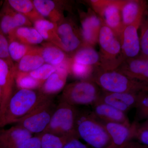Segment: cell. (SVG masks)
Instances as JSON below:
<instances>
[{
    "label": "cell",
    "mask_w": 148,
    "mask_h": 148,
    "mask_svg": "<svg viewBox=\"0 0 148 148\" xmlns=\"http://www.w3.org/2000/svg\"><path fill=\"white\" fill-rule=\"evenodd\" d=\"M49 96L39 90L18 89L11 98L2 119L0 127L18 122Z\"/></svg>",
    "instance_id": "6da1fadb"
},
{
    "label": "cell",
    "mask_w": 148,
    "mask_h": 148,
    "mask_svg": "<svg viewBox=\"0 0 148 148\" xmlns=\"http://www.w3.org/2000/svg\"><path fill=\"white\" fill-rule=\"evenodd\" d=\"M90 79L106 92L138 93L148 90V83L131 79L115 70L105 71L99 66L95 67Z\"/></svg>",
    "instance_id": "7a4b0ae2"
},
{
    "label": "cell",
    "mask_w": 148,
    "mask_h": 148,
    "mask_svg": "<svg viewBox=\"0 0 148 148\" xmlns=\"http://www.w3.org/2000/svg\"><path fill=\"white\" fill-rule=\"evenodd\" d=\"M76 128L82 138L94 148H106L110 145L111 139L104 123L92 112L79 111Z\"/></svg>",
    "instance_id": "3957f363"
},
{
    "label": "cell",
    "mask_w": 148,
    "mask_h": 148,
    "mask_svg": "<svg viewBox=\"0 0 148 148\" xmlns=\"http://www.w3.org/2000/svg\"><path fill=\"white\" fill-rule=\"evenodd\" d=\"M98 44L100 47L99 67L103 70L114 71L125 60L119 37L104 23L100 30Z\"/></svg>",
    "instance_id": "277c9868"
},
{
    "label": "cell",
    "mask_w": 148,
    "mask_h": 148,
    "mask_svg": "<svg viewBox=\"0 0 148 148\" xmlns=\"http://www.w3.org/2000/svg\"><path fill=\"white\" fill-rule=\"evenodd\" d=\"M78 112L76 107L60 101L54 110L48 125L42 133L80 139L76 128Z\"/></svg>",
    "instance_id": "5b68a950"
},
{
    "label": "cell",
    "mask_w": 148,
    "mask_h": 148,
    "mask_svg": "<svg viewBox=\"0 0 148 148\" xmlns=\"http://www.w3.org/2000/svg\"><path fill=\"white\" fill-rule=\"evenodd\" d=\"M102 90L90 79L79 80L66 85L60 101L72 106H93L99 100Z\"/></svg>",
    "instance_id": "8992f818"
},
{
    "label": "cell",
    "mask_w": 148,
    "mask_h": 148,
    "mask_svg": "<svg viewBox=\"0 0 148 148\" xmlns=\"http://www.w3.org/2000/svg\"><path fill=\"white\" fill-rule=\"evenodd\" d=\"M54 108L53 97H49L16 123L32 134H40L48 125Z\"/></svg>",
    "instance_id": "52a82bcc"
},
{
    "label": "cell",
    "mask_w": 148,
    "mask_h": 148,
    "mask_svg": "<svg viewBox=\"0 0 148 148\" xmlns=\"http://www.w3.org/2000/svg\"><path fill=\"white\" fill-rule=\"evenodd\" d=\"M122 1L118 0H92L89 2L92 10L103 23L120 37L123 29L122 21Z\"/></svg>",
    "instance_id": "ba28073f"
},
{
    "label": "cell",
    "mask_w": 148,
    "mask_h": 148,
    "mask_svg": "<svg viewBox=\"0 0 148 148\" xmlns=\"http://www.w3.org/2000/svg\"><path fill=\"white\" fill-rule=\"evenodd\" d=\"M57 33L62 49L70 58L84 45L80 28L71 17H65L57 24Z\"/></svg>",
    "instance_id": "9c48e42d"
},
{
    "label": "cell",
    "mask_w": 148,
    "mask_h": 148,
    "mask_svg": "<svg viewBox=\"0 0 148 148\" xmlns=\"http://www.w3.org/2000/svg\"><path fill=\"white\" fill-rule=\"evenodd\" d=\"M16 73L15 64L12 61L0 59V87L2 101L0 109V121L2 119L11 98L13 95Z\"/></svg>",
    "instance_id": "30bf717a"
},
{
    "label": "cell",
    "mask_w": 148,
    "mask_h": 148,
    "mask_svg": "<svg viewBox=\"0 0 148 148\" xmlns=\"http://www.w3.org/2000/svg\"><path fill=\"white\" fill-rule=\"evenodd\" d=\"M81 34L84 44L94 47L98 44L100 30L103 24L98 14L89 8L87 12L79 11Z\"/></svg>",
    "instance_id": "8fae6325"
},
{
    "label": "cell",
    "mask_w": 148,
    "mask_h": 148,
    "mask_svg": "<svg viewBox=\"0 0 148 148\" xmlns=\"http://www.w3.org/2000/svg\"><path fill=\"white\" fill-rule=\"evenodd\" d=\"M32 25L27 17L14 10L5 1L0 11V30L8 40L17 28L32 27Z\"/></svg>",
    "instance_id": "7c38bea8"
},
{
    "label": "cell",
    "mask_w": 148,
    "mask_h": 148,
    "mask_svg": "<svg viewBox=\"0 0 148 148\" xmlns=\"http://www.w3.org/2000/svg\"><path fill=\"white\" fill-rule=\"evenodd\" d=\"M142 19L125 27L121 32L120 40L125 59L135 58L140 55V38L138 30Z\"/></svg>",
    "instance_id": "4fadbf2b"
},
{
    "label": "cell",
    "mask_w": 148,
    "mask_h": 148,
    "mask_svg": "<svg viewBox=\"0 0 148 148\" xmlns=\"http://www.w3.org/2000/svg\"><path fill=\"white\" fill-rule=\"evenodd\" d=\"M36 9L47 20L58 24L64 18V11L70 9L68 2L53 0H33Z\"/></svg>",
    "instance_id": "5bb4252c"
},
{
    "label": "cell",
    "mask_w": 148,
    "mask_h": 148,
    "mask_svg": "<svg viewBox=\"0 0 148 148\" xmlns=\"http://www.w3.org/2000/svg\"><path fill=\"white\" fill-rule=\"evenodd\" d=\"M115 71L131 79L148 83V59L140 56L125 59Z\"/></svg>",
    "instance_id": "9a60e30c"
},
{
    "label": "cell",
    "mask_w": 148,
    "mask_h": 148,
    "mask_svg": "<svg viewBox=\"0 0 148 148\" xmlns=\"http://www.w3.org/2000/svg\"><path fill=\"white\" fill-rule=\"evenodd\" d=\"M69 61L61 66L56 67V70L44 82L39 89L46 96L53 97L61 90L66 85L67 77L69 75Z\"/></svg>",
    "instance_id": "2e32d148"
},
{
    "label": "cell",
    "mask_w": 148,
    "mask_h": 148,
    "mask_svg": "<svg viewBox=\"0 0 148 148\" xmlns=\"http://www.w3.org/2000/svg\"><path fill=\"white\" fill-rule=\"evenodd\" d=\"M138 93L110 92L102 90L98 101L110 105L125 113L135 108Z\"/></svg>",
    "instance_id": "e0dca14e"
},
{
    "label": "cell",
    "mask_w": 148,
    "mask_h": 148,
    "mask_svg": "<svg viewBox=\"0 0 148 148\" xmlns=\"http://www.w3.org/2000/svg\"><path fill=\"white\" fill-rule=\"evenodd\" d=\"M147 6L146 1H122L121 14L123 29L128 25L141 20L144 14L147 12Z\"/></svg>",
    "instance_id": "ac0fdd59"
},
{
    "label": "cell",
    "mask_w": 148,
    "mask_h": 148,
    "mask_svg": "<svg viewBox=\"0 0 148 148\" xmlns=\"http://www.w3.org/2000/svg\"><path fill=\"white\" fill-rule=\"evenodd\" d=\"M103 123L111 139V144L106 148H121L133 139L131 125L127 126L115 123Z\"/></svg>",
    "instance_id": "d6986e66"
},
{
    "label": "cell",
    "mask_w": 148,
    "mask_h": 148,
    "mask_svg": "<svg viewBox=\"0 0 148 148\" xmlns=\"http://www.w3.org/2000/svg\"><path fill=\"white\" fill-rule=\"evenodd\" d=\"M93 113L103 122L115 123L130 126L128 117L124 112L110 105L97 101L92 106Z\"/></svg>",
    "instance_id": "ffe728a7"
},
{
    "label": "cell",
    "mask_w": 148,
    "mask_h": 148,
    "mask_svg": "<svg viewBox=\"0 0 148 148\" xmlns=\"http://www.w3.org/2000/svg\"><path fill=\"white\" fill-rule=\"evenodd\" d=\"M32 136V133L17 125L0 129V148H17L24 140Z\"/></svg>",
    "instance_id": "44dd1931"
},
{
    "label": "cell",
    "mask_w": 148,
    "mask_h": 148,
    "mask_svg": "<svg viewBox=\"0 0 148 148\" xmlns=\"http://www.w3.org/2000/svg\"><path fill=\"white\" fill-rule=\"evenodd\" d=\"M38 49L45 63L55 67L67 63L70 59L64 51L50 43L44 44L42 46L38 47Z\"/></svg>",
    "instance_id": "7402d4cb"
},
{
    "label": "cell",
    "mask_w": 148,
    "mask_h": 148,
    "mask_svg": "<svg viewBox=\"0 0 148 148\" xmlns=\"http://www.w3.org/2000/svg\"><path fill=\"white\" fill-rule=\"evenodd\" d=\"M33 25L44 41L54 45L62 49L61 40L57 33V24L45 18H42L35 21Z\"/></svg>",
    "instance_id": "603a6c76"
},
{
    "label": "cell",
    "mask_w": 148,
    "mask_h": 148,
    "mask_svg": "<svg viewBox=\"0 0 148 148\" xmlns=\"http://www.w3.org/2000/svg\"><path fill=\"white\" fill-rule=\"evenodd\" d=\"M71 60L77 64L85 66L98 67L100 66V57L93 47L84 45L70 58Z\"/></svg>",
    "instance_id": "cb8c5ba5"
},
{
    "label": "cell",
    "mask_w": 148,
    "mask_h": 148,
    "mask_svg": "<svg viewBox=\"0 0 148 148\" xmlns=\"http://www.w3.org/2000/svg\"><path fill=\"white\" fill-rule=\"evenodd\" d=\"M40 54L38 47H33L32 49L15 64L17 71L29 73L34 71L45 64Z\"/></svg>",
    "instance_id": "d4e9b609"
},
{
    "label": "cell",
    "mask_w": 148,
    "mask_h": 148,
    "mask_svg": "<svg viewBox=\"0 0 148 148\" xmlns=\"http://www.w3.org/2000/svg\"><path fill=\"white\" fill-rule=\"evenodd\" d=\"M12 39H14L31 46L40 44L44 41L36 29L32 27H18L14 31L12 36L9 40Z\"/></svg>",
    "instance_id": "484cf974"
},
{
    "label": "cell",
    "mask_w": 148,
    "mask_h": 148,
    "mask_svg": "<svg viewBox=\"0 0 148 148\" xmlns=\"http://www.w3.org/2000/svg\"><path fill=\"white\" fill-rule=\"evenodd\" d=\"M12 9L27 17L33 24L43 17L36 9L33 1L30 0H8L5 1Z\"/></svg>",
    "instance_id": "4316f807"
},
{
    "label": "cell",
    "mask_w": 148,
    "mask_h": 148,
    "mask_svg": "<svg viewBox=\"0 0 148 148\" xmlns=\"http://www.w3.org/2000/svg\"><path fill=\"white\" fill-rule=\"evenodd\" d=\"M43 83L32 77L29 73H22L16 71L15 84L18 89L39 90Z\"/></svg>",
    "instance_id": "83f0119b"
},
{
    "label": "cell",
    "mask_w": 148,
    "mask_h": 148,
    "mask_svg": "<svg viewBox=\"0 0 148 148\" xmlns=\"http://www.w3.org/2000/svg\"><path fill=\"white\" fill-rule=\"evenodd\" d=\"M39 135L40 137L41 148H63L69 141L75 138L67 136L60 137L49 133H41Z\"/></svg>",
    "instance_id": "f1b7e54d"
},
{
    "label": "cell",
    "mask_w": 148,
    "mask_h": 148,
    "mask_svg": "<svg viewBox=\"0 0 148 148\" xmlns=\"http://www.w3.org/2000/svg\"><path fill=\"white\" fill-rule=\"evenodd\" d=\"M8 42L10 57L12 62L16 64L34 47L24 44L14 39L9 40Z\"/></svg>",
    "instance_id": "f546056e"
},
{
    "label": "cell",
    "mask_w": 148,
    "mask_h": 148,
    "mask_svg": "<svg viewBox=\"0 0 148 148\" xmlns=\"http://www.w3.org/2000/svg\"><path fill=\"white\" fill-rule=\"evenodd\" d=\"M95 67L77 64L70 59L69 74L79 80L90 79Z\"/></svg>",
    "instance_id": "4dcf8cb0"
},
{
    "label": "cell",
    "mask_w": 148,
    "mask_h": 148,
    "mask_svg": "<svg viewBox=\"0 0 148 148\" xmlns=\"http://www.w3.org/2000/svg\"><path fill=\"white\" fill-rule=\"evenodd\" d=\"M135 108L136 109V120L148 119V90H142L138 92Z\"/></svg>",
    "instance_id": "1f68e13d"
},
{
    "label": "cell",
    "mask_w": 148,
    "mask_h": 148,
    "mask_svg": "<svg viewBox=\"0 0 148 148\" xmlns=\"http://www.w3.org/2000/svg\"><path fill=\"white\" fill-rule=\"evenodd\" d=\"M133 132V139L138 140L144 145L148 146V119L142 123L135 120L131 123Z\"/></svg>",
    "instance_id": "d6a6232c"
},
{
    "label": "cell",
    "mask_w": 148,
    "mask_h": 148,
    "mask_svg": "<svg viewBox=\"0 0 148 148\" xmlns=\"http://www.w3.org/2000/svg\"><path fill=\"white\" fill-rule=\"evenodd\" d=\"M147 12L143 16L140 28V56L143 58L148 59V21L146 17Z\"/></svg>",
    "instance_id": "836d02e7"
},
{
    "label": "cell",
    "mask_w": 148,
    "mask_h": 148,
    "mask_svg": "<svg viewBox=\"0 0 148 148\" xmlns=\"http://www.w3.org/2000/svg\"><path fill=\"white\" fill-rule=\"evenodd\" d=\"M56 67L45 63L39 68L29 73L35 79L44 82L56 71Z\"/></svg>",
    "instance_id": "e575fe53"
},
{
    "label": "cell",
    "mask_w": 148,
    "mask_h": 148,
    "mask_svg": "<svg viewBox=\"0 0 148 148\" xmlns=\"http://www.w3.org/2000/svg\"><path fill=\"white\" fill-rule=\"evenodd\" d=\"M8 45V39L0 30V59L12 61L9 54Z\"/></svg>",
    "instance_id": "d590c367"
},
{
    "label": "cell",
    "mask_w": 148,
    "mask_h": 148,
    "mask_svg": "<svg viewBox=\"0 0 148 148\" xmlns=\"http://www.w3.org/2000/svg\"><path fill=\"white\" fill-rule=\"evenodd\" d=\"M17 148H41L40 137L39 135L30 137L24 140Z\"/></svg>",
    "instance_id": "8d00e7d4"
},
{
    "label": "cell",
    "mask_w": 148,
    "mask_h": 148,
    "mask_svg": "<svg viewBox=\"0 0 148 148\" xmlns=\"http://www.w3.org/2000/svg\"><path fill=\"white\" fill-rule=\"evenodd\" d=\"M63 148H89L79 139L74 138L69 141Z\"/></svg>",
    "instance_id": "74e56055"
},
{
    "label": "cell",
    "mask_w": 148,
    "mask_h": 148,
    "mask_svg": "<svg viewBox=\"0 0 148 148\" xmlns=\"http://www.w3.org/2000/svg\"><path fill=\"white\" fill-rule=\"evenodd\" d=\"M2 101V92L1 89L0 87V109L1 106Z\"/></svg>",
    "instance_id": "f35d334b"
}]
</instances>
